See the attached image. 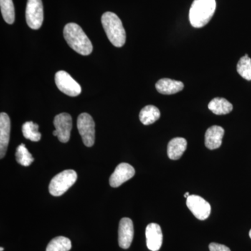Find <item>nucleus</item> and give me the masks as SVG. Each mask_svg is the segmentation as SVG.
Returning <instances> with one entry per match:
<instances>
[{"label": "nucleus", "mask_w": 251, "mask_h": 251, "mask_svg": "<svg viewBox=\"0 0 251 251\" xmlns=\"http://www.w3.org/2000/svg\"><path fill=\"white\" fill-rule=\"evenodd\" d=\"M209 249L210 251H231L228 247L217 243H211Z\"/></svg>", "instance_id": "obj_24"}, {"label": "nucleus", "mask_w": 251, "mask_h": 251, "mask_svg": "<svg viewBox=\"0 0 251 251\" xmlns=\"http://www.w3.org/2000/svg\"><path fill=\"white\" fill-rule=\"evenodd\" d=\"M161 117V112L154 105H149L142 109L140 112V122L144 125H150L156 122Z\"/></svg>", "instance_id": "obj_18"}, {"label": "nucleus", "mask_w": 251, "mask_h": 251, "mask_svg": "<svg viewBox=\"0 0 251 251\" xmlns=\"http://www.w3.org/2000/svg\"><path fill=\"white\" fill-rule=\"evenodd\" d=\"M216 0H194L189 11V20L193 27L205 26L214 16Z\"/></svg>", "instance_id": "obj_2"}, {"label": "nucleus", "mask_w": 251, "mask_h": 251, "mask_svg": "<svg viewBox=\"0 0 251 251\" xmlns=\"http://www.w3.org/2000/svg\"><path fill=\"white\" fill-rule=\"evenodd\" d=\"M184 85L182 82L171 80L169 78H163L156 83V88L159 93L171 95L181 92L184 89Z\"/></svg>", "instance_id": "obj_15"}, {"label": "nucleus", "mask_w": 251, "mask_h": 251, "mask_svg": "<svg viewBox=\"0 0 251 251\" xmlns=\"http://www.w3.org/2000/svg\"><path fill=\"white\" fill-rule=\"evenodd\" d=\"M55 130L57 132V138L61 143H66L71 137L72 128V117L69 114L61 113L56 115L53 122Z\"/></svg>", "instance_id": "obj_9"}, {"label": "nucleus", "mask_w": 251, "mask_h": 251, "mask_svg": "<svg viewBox=\"0 0 251 251\" xmlns=\"http://www.w3.org/2000/svg\"><path fill=\"white\" fill-rule=\"evenodd\" d=\"M26 21L33 29H39L44 22V6L41 0H27Z\"/></svg>", "instance_id": "obj_6"}, {"label": "nucleus", "mask_w": 251, "mask_h": 251, "mask_svg": "<svg viewBox=\"0 0 251 251\" xmlns=\"http://www.w3.org/2000/svg\"><path fill=\"white\" fill-rule=\"evenodd\" d=\"M64 36L68 45L77 53L84 56L92 53L93 50L92 42L76 23H69L64 27Z\"/></svg>", "instance_id": "obj_1"}, {"label": "nucleus", "mask_w": 251, "mask_h": 251, "mask_svg": "<svg viewBox=\"0 0 251 251\" xmlns=\"http://www.w3.org/2000/svg\"><path fill=\"white\" fill-rule=\"evenodd\" d=\"M134 235L133 221L129 218H123L119 226V246L123 249H128L133 242Z\"/></svg>", "instance_id": "obj_11"}, {"label": "nucleus", "mask_w": 251, "mask_h": 251, "mask_svg": "<svg viewBox=\"0 0 251 251\" xmlns=\"http://www.w3.org/2000/svg\"><path fill=\"white\" fill-rule=\"evenodd\" d=\"M147 246L151 251H158L163 244V233L159 225L150 224L147 226L145 231Z\"/></svg>", "instance_id": "obj_12"}, {"label": "nucleus", "mask_w": 251, "mask_h": 251, "mask_svg": "<svg viewBox=\"0 0 251 251\" xmlns=\"http://www.w3.org/2000/svg\"><path fill=\"white\" fill-rule=\"evenodd\" d=\"M135 174V171L133 166L128 163H120L110 176L109 180L110 186L113 188L119 187L126 181L131 179Z\"/></svg>", "instance_id": "obj_10"}, {"label": "nucleus", "mask_w": 251, "mask_h": 251, "mask_svg": "<svg viewBox=\"0 0 251 251\" xmlns=\"http://www.w3.org/2000/svg\"><path fill=\"white\" fill-rule=\"evenodd\" d=\"M208 108L215 115H224L232 112L233 106L226 99L217 97L211 100Z\"/></svg>", "instance_id": "obj_17"}, {"label": "nucleus", "mask_w": 251, "mask_h": 251, "mask_svg": "<svg viewBox=\"0 0 251 251\" xmlns=\"http://www.w3.org/2000/svg\"><path fill=\"white\" fill-rule=\"evenodd\" d=\"M101 23L109 41L115 47L120 48L126 42V31L120 18L112 12H105L101 17Z\"/></svg>", "instance_id": "obj_3"}, {"label": "nucleus", "mask_w": 251, "mask_h": 251, "mask_svg": "<svg viewBox=\"0 0 251 251\" xmlns=\"http://www.w3.org/2000/svg\"><path fill=\"white\" fill-rule=\"evenodd\" d=\"M249 236H250L251 239V229L250 230V232H249Z\"/></svg>", "instance_id": "obj_28"}, {"label": "nucleus", "mask_w": 251, "mask_h": 251, "mask_svg": "<svg viewBox=\"0 0 251 251\" xmlns=\"http://www.w3.org/2000/svg\"><path fill=\"white\" fill-rule=\"evenodd\" d=\"M186 199V205L198 219L204 221L210 215V204L204 198L196 195H190Z\"/></svg>", "instance_id": "obj_8"}, {"label": "nucleus", "mask_w": 251, "mask_h": 251, "mask_svg": "<svg viewBox=\"0 0 251 251\" xmlns=\"http://www.w3.org/2000/svg\"><path fill=\"white\" fill-rule=\"evenodd\" d=\"M77 127L85 146L90 148L95 142V123L88 113L80 114L77 117Z\"/></svg>", "instance_id": "obj_5"}, {"label": "nucleus", "mask_w": 251, "mask_h": 251, "mask_svg": "<svg viewBox=\"0 0 251 251\" xmlns=\"http://www.w3.org/2000/svg\"><path fill=\"white\" fill-rule=\"evenodd\" d=\"M77 177V173L73 170L62 171L51 180L49 184L50 193L56 197L62 196L75 184Z\"/></svg>", "instance_id": "obj_4"}, {"label": "nucleus", "mask_w": 251, "mask_h": 251, "mask_svg": "<svg viewBox=\"0 0 251 251\" xmlns=\"http://www.w3.org/2000/svg\"><path fill=\"white\" fill-rule=\"evenodd\" d=\"M72 249V242L69 238L59 236L52 239L48 244L46 251H69Z\"/></svg>", "instance_id": "obj_19"}, {"label": "nucleus", "mask_w": 251, "mask_h": 251, "mask_svg": "<svg viewBox=\"0 0 251 251\" xmlns=\"http://www.w3.org/2000/svg\"><path fill=\"white\" fill-rule=\"evenodd\" d=\"M39 125L33 122H27L23 125V136L31 141L38 142L41 140V134L39 131Z\"/></svg>", "instance_id": "obj_20"}, {"label": "nucleus", "mask_w": 251, "mask_h": 251, "mask_svg": "<svg viewBox=\"0 0 251 251\" xmlns=\"http://www.w3.org/2000/svg\"><path fill=\"white\" fill-rule=\"evenodd\" d=\"M0 251H4V248L1 247V249H0Z\"/></svg>", "instance_id": "obj_27"}, {"label": "nucleus", "mask_w": 251, "mask_h": 251, "mask_svg": "<svg viewBox=\"0 0 251 251\" xmlns=\"http://www.w3.org/2000/svg\"><path fill=\"white\" fill-rule=\"evenodd\" d=\"M54 81L57 88L69 97H77L82 92L79 83L64 71L56 73Z\"/></svg>", "instance_id": "obj_7"}, {"label": "nucleus", "mask_w": 251, "mask_h": 251, "mask_svg": "<svg viewBox=\"0 0 251 251\" xmlns=\"http://www.w3.org/2000/svg\"><path fill=\"white\" fill-rule=\"evenodd\" d=\"M238 74L247 80H251V59L246 54L239 59L237 64Z\"/></svg>", "instance_id": "obj_23"}, {"label": "nucleus", "mask_w": 251, "mask_h": 251, "mask_svg": "<svg viewBox=\"0 0 251 251\" xmlns=\"http://www.w3.org/2000/svg\"><path fill=\"white\" fill-rule=\"evenodd\" d=\"M16 158L20 165L25 167L30 166L34 160L32 155L28 151L24 144H21L18 147L16 150Z\"/></svg>", "instance_id": "obj_22"}, {"label": "nucleus", "mask_w": 251, "mask_h": 251, "mask_svg": "<svg viewBox=\"0 0 251 251\" xmlns=\"http://www.w3.org/2000/svg\"><path fill=\"white\" fill-rule=\"evenodd\" d=\"M52 134H53V135H54V136H57V130H54V131H53V133H52Z\"/></svg>", "instance_id": "obj_26"}, {"label": "nucleus", "mask_w": 251, "mask_h": 251, "mask_svg": "<svg viewBox=\"0 0 251 251\" xmlns=\"http://www.w3.org/2000/svg\"><path fill=\"white\" fill-rule=\"evenodd\" d=\"M225 130L219 126H213L206 130L205 145L209 150H214L219 148L222 145Z\"/></svg>", "instance_id": "obj_14"}, {"label": "nucleus", "mask_w": 251, "mask_h": 251, "mask_svg": "<svg viewBox=\"0 0 251 251\" xmlns=\"http://www.w3.org/2000/svg\"><path fill=\"white\" fill-rule=\"evenodd\" d=\"M11 121L5 112L0 114V158H3L7 151L9 143Z\"/></svg>", "instance_id": "obj_13"}, {"label": "nucleus", "mask_w": 251, "mask_h": 251, "mask_svg": "<svg viewBox=\"0 0 251 251\" xmlns=\"http://www.w3.org/2000/svg\"><path fill=\"white\" fill-rule=\"evenodd\" d=\"M190 196V193L189 192H186V193H185L184 194V198H187L188 197V196Z\"/></svg>", "instance_id": "obj_25"}, {"label": "nucleus", "mask_w": 251, "mask_h": 251, "mask_svg": "<svg viewBox=\"0 0 251 251\" xmlns=\"http://www.w3.org/2000/svg\"><path fill=\"white\" fill-rule=\"evenodd\" d=\"M0 7L5 22L8 24H13L15 21V9L13 0H0Z\"/></svg>", "instance_id": "obj_21"}, {"label": "nucleus", "mask_w": 251, "mask_h": 251, "mask_svg": "<svg viewBox=\"0 0 251 251\" xmlns=\"http://www.w3.org/2000/svg\"><path fill=\"white\" fill-rule=\"evenodd\" d=\"M187 148V141L185 138H175L172 139L168 145L167 152L171 160H178L182 156Z\"/></svg>", "instance_id": "obj_16"}]
</instances>
